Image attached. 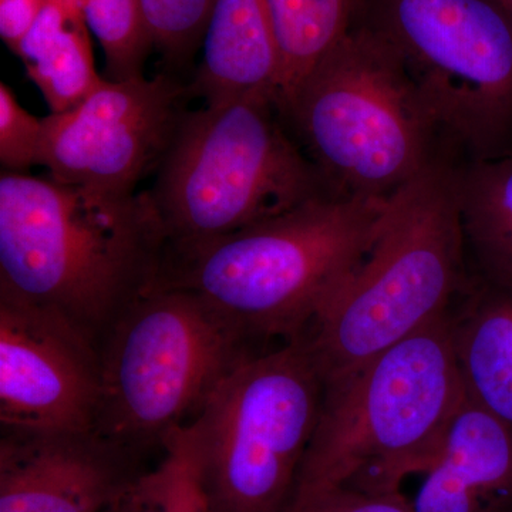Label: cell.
I'll list each match as a JSON object with an SVG mask.
<instances>
[{
    "mask_svg": "<svg viewBox=\"0 0 512 512\" xmlns=\"http://www.w3.org/2000/svg\"><path fill=\"white\" fill-rule=\"evenodd\" d=\"M163 447L160 466L141 474L133 485L136 512H214L192 466L184 426L171 431Z\"/></svg>",
    "mask_w": 512,
    "mask_h": 512,
    "instance_id": "ffe728a7",
    "label": "cell"
},
{
    "mask_svg": "<svg viewBox=\"0 0 512 512\" xmlns=\"http://www.w3.org/2000/svg\"><path fill=\"white\" fill-rule=\"evenodd\" d=\"M262 350L198 293L158 284L101 342L94 431L136 456L163 446L239 363Z\"/></svg>",
    "mask_w": 512,
    "mask_h": 512,
    "instance_id": "52a82bcc",
    "label": "cell"
},
{
    "mask_svg": "<svg viewBox=\"0 0 512 512\" xmlns=\"http://www.w3.org/2000/svg\"><path fill=\"white\" fill-rule=\"evenodd\" d=\"M202 46L192 96L204 104L245 97L276 103L281 66L265 0H215Z\"/></svg>",
    "mask_w": 512,
    "mask_h": 512,
    "instance_id": "5bb4252c",
    "label": "cell"
},
{
    "mask_svg": "<svg viewBox=\"0 0 512 512\" xmlns=\"http://www.w3.org/2000/svg\"><path fill=\"white\" fill-rule=\"evenodd\" d=\"M387 200L330 192L170 256L160 284L198 293L259 349L301 339L362 262Z\"/></svg>",
    "mask_w": 512,
    "mask_h": 512,
    "instance_id": "7a4b0ae2",
    "label": "cell"
},
{
    "mask_svg": "<svg viewBox=\"0 0 512 512\" xmlns=\"http://www.w3.org/2000/svg\"><path fill=\"white\" fill-rule=\"evenodd\" d=\"M282 116L336 194L387 200L431 165L456 161L399 57L357 23Z\"/></svg>",
    "mask_w": 512,
    "mask_h": 512,
    "instance_id": "5b68a950",
    "label": "cell"
},
{
    "mask_svg": "<svg viewBox=\"0 0 512 512\" xmlns=\"http://www.w3.org/2000/svg\"><path fill=\"white\" fill-rule=\"evenodd\" d=\"M96 431L2 429L0 512H104L141 474Z\"/></svg>",
    "mask_w": 512,
    "mask_h": 512,
    "instance_id": "7c38bea8",
    "label": "cell"
},
{
    "mask_svg": "<svg viewBox=\"0 0 512 512\" xmlns=\"http://www.w3.org/2000/svg\"><path fill=\"white\" fill-rule=\"evenodd\" d=\"M470 274L512 291V154L457 168Z\"/></svg>",
    "mask_w": 512,
    "mask_h": 512,
    "instance_id": "e0dca14e",
    "label": "cell"
},
{
    "mask_svg": "<svg viewBox=\"0 0 512 512\" xmlns=\"http://www.w3.org/2000/svg\"><path fill=\"white\" fill-rule=\"evenodd\" d=\"M170 242L150 191L116 194L0 177V291L62 313L101 345L165 274Z\"/></svg>",
    "mask_w": 512,
    "mask_h": 512,
    "instance_id": "6da1fadb",
    "label": "cell"
},
{
    "mask_svg": "<svg viewBox=\"0 0 512 512\" xmlns=\"http://www.w3.org/2000/svg\"><path fill=\"white\" fill-rule=\"evenodd\" d=\"M188 96L190 86L167 73L103 79L72 109L42 119L37 165L60 183L136 192L170 150Z\"/></svg>",
    "mask_w": 512,
    "mask_h": 512,
    "instance_id": "30bf717a",
    "label": "cell"
},
{
    "mask_svg": "<svg viewBox=\"0 0 512 512\" xmlns=\"http://www.w3.org/2000/svg\"><path fill=\"white\" fill-rule=\"evenodd\" d=\"M326 384L308 339L239 363L184 426L214 512H284L315 434Z\"/></svg>",
    "mask_w": 512,
    "mask_h": 512,
    "instance_id": "ba28073f",
    "label": "cell"
},
{
    "mask_svg": "<svg viewBox=\"0 0 512 512\" xmlns=\"http://www.w3.org/2000/svg\"><path fill=\"white\" fill-rule=\"evenodd\" d=\"M458 165L439 161L387 200L362 262L306 335L325 384L446 315L467 288Z\"/></svg>",
    "mask_w": 512,
    "mask_h": 512,
    "instance_id": "3957f363",
    "label": "cell"
},
{
    "mask_svg": "<svg viewBox=\"0 0 512 512\" xmlns=\"http://www.w3.org/2000/svg\"><path fill=\"white\" fill-rule=\"evenodd\" d=\"M43 5L45 0H0V36L15 55Z\"/></svg>",
    "mask_w": 512,
    "mask_h": 512,
    "instance_id": "cb8c5ba5",
    "label": "cell"
},
{
    "mask_svg": "<svg viewBox=\"0 0 512 512\" xmlns=\"http://www.w3.org/2000/svg\"><path fill=\"white\" fill-rule=\"evenodd\" d=\"M133 490V487H131ZM131 490L128 491L124 497H121L119 501H116L111 507L107 508L104 512H136V505H134L133 494Z\"/></svg>",
    "mask_w": 512,
    "mask_h": 512,
    "instance_id": "d4e9b609",
    "label": "cell"
},
{
    "mask_svg": "<svg viewBox=\"0 0 512 512\" xmlns=\"http://www.w3.org/2000/svg\"><path fill=\"white\" fill-rule=\"evenodd\" d=\"M330 192L275 101L245 97L185 114L150 194L175 256Z\"/></svg>",
    "mask_w": 512,
    "mask_h": 512,
    "instance_id": "8992f818",
    "label": "cell"
},
{
    "mask_svg": "<svg viewBox=\"0 0 512 512\" xmlns=\"http://www.w3.org/2000/svg\"><path fill=\"white\" fill-rule=\"evenodd\" d=\"M500 3L501 8L507 12V15L510 16L512 20V0H497Z\"/></svg>",
    "mask_w": 512,
    "mask_h": 512,
    "instance_id": "484cf974",
    "label": "cell"
},
{
    "mask_svg": "<svg viewBox=\"0 0 512 512\" xmlns=\"http://www.w3.org/2000/svg\"><path fill=\"white\" fill-rule=\"evenodd\" d=\"M464 400L446 313L326 384L295 491L343 485L402 493L406 478L433 463Z\"/></svg>",
    "mask_w": 512,
    "mask_h": 512,
    "instance_id": "277c9868",
    "label": "cell"
},
{
    "mask_svg": "<svg viewBox=\"0 0 512 512\" xmlns=\"http://www.w3.org/2000/svg\"><path fill=\"white\" fill-rule=\"evenodd\" d=\"M448 319L467 399L512 433L511 289L471 275Z\"/></svg>",
    "mask_w": 512,
    "mask_h": 512,
    "instance_id": "9a60e30c",
    "label": "cell"
},
{
    "mask_svg": "<svg viewBox=\"0 0 512 512\" xmlns=\"http://www.w3.org/2000/svg\"><path fill=\"white\" fill-rule=\"evenodd\" d=\"M460 164L512 154V20L497 0H357Z\"/></svg>",
    "mask_w": 512,
    "mask_h": 512,
    "instance_id": "9c48e42d",
    "label": "cell"
},
{
    "mask_svg": "<svg viewBox=\"0 0 512 512\" xmlns=\"http://www.w3.org/2000/svg\"><path fill=\"white\" fill-rule=\"evenodd\" d=\"M423 476L414 512H512V433L466 397Z\"/></svg>",
    "mask_w": 512,
    "mask_h": 512,
    "instance_id": "4fadbf2b",
    "label": "cell"
},
{
    "mask_svg": "<svg viewBox=\"0 0 512 512\" xmlns=\"http://www.w3.org/2000/svg\"><path fill=\"white\" fill-rule=\"evenodd\" d=\"M42 120L20 106L12 89L0 83V163L8 173H26L37 164Z\"/></svg>",
    "mask_w": 512,
    "mask_h": 512,
    "instance_id": "7402d4cb",
    "label": "cell"
},
{
    "mask_svg": "<svg viewBox=\"0 0 512 512\" xmlns=\"http://www.w3.org/2000/svg\"><path fill=\"white\" fill-rule=\"evenodd\" d=\"M100 346L62 313L0 291L2 429L94 431Z\"/></svg>",
    "mask_w": 512,
    "mask_h": 512,
    "instance_id": "8fae6325",
    "label": "cell"
},
{
    "mask_svg": "<svg viewBox=\"0 0 512 512\" xmlns=\"http://www.w3.org/2000/svg\"><path fill=\"white\" fill-rule=\"evenodd\" d=\"M284 512H414L402 493H369L357 488H303L293 493Z\"/></svg>",
    "mask_w": 512,
    "mask_h": 512,
    "instance_id": "603a6c76",
    "label": "cell"
},
{
    "mask_svg": "<svg viewBox=\"0 0 512 512\" xmlns=\"http://www.w3.org/2000/svg\"><path fill=\"white\" fill-rule=\"evenodd\" d=\"M16 56L52 113L72 109L103 80L94 66L90 29L80 0H45Z\"/></svg>",
    "mask_w": 512,
    "mask_h": 512,
    "instance_id": "2e32d148",
    "label": "cell"
},
{
    "mask_svg": "<svg viewBox=\"0 0 512 512\" xmlns=\"http://www.w3.org/2000/svg\"><path fill=\"white\" fill-rule=\"evenodd\" d=\"M90 33L99 40L106 59L107 79L144 76L150 33L141 0H80Z\"/></svg>",
    "mask_w": 512,
    "mask_h": 512,
    "instance_id": "d6986e66",
    "label": "cell"
},
{
    "mask_svg": "<svg viewBox=\"0 0 512 512\" xmlns=\"http://www.w3.org/2000/svg\"><path fill=\"white\" fill-rule=\"evenodd\" d=\"M357 0H265L279 53V110L335 49L355 20Z\"/></svg>",
    "mask_w": 512,
    "mask_h": 512,
    "instance_id": "ac0fdd59",
    "label": "cell"
},
{
    "mask_svg": "<svg viewBox=\"0 0 512 512\" xmlns=\"http://www.w3.org/2000/svg\"><path fill=\"white\" fill-rule=\"evenodd\" d=\"M215 0H141L151 43L170 62H184L204 40Z\"/></svg>",
    "mask_w": 512,
    "mask_h": 512,
    "instance_id": "44dd1931",
    "label": "cell"
}]
</instances>
